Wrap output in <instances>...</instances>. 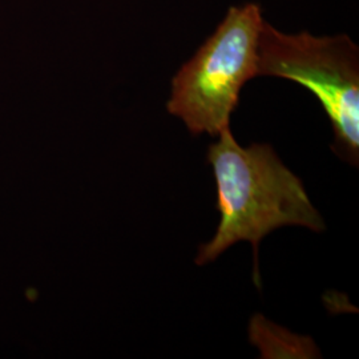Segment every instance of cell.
Here are the masks:
<instances>
[{"mask_svg": "<svg viewBox=\"0 0 359 359\" xmlns=\"http://www.w3.org/2000/svg\"><path fill=\"white\" fill-rule=\"evenodd\" d=\"M265 19L257 3L233 6L216 31L172 79L168 112L192 135L217 136L231 127L245 84L257 77Z\"/></svg>", "mask_w": 359, "mask_h": 359, "instance_id": "7a4b0ae2", "label": "cell"}, {"mask_svg": "<svg viewBox=\"0 0 359 359\" xmlns=\"http://www.w3.org/2000/svg\"><path fill=\"white\" fill-rule=\"evenodd\" d=\"M257 76L287 79L310 90L332 123L334 154L358 167L359 50L351 39L286 34L265 20Z\"/></svg>", "mask_w": 359, "mask_h": 359, "instance_id": "3957f363", "label": "cell"}, {"mask_svg": "<svg viewBox=\"0 0 359 359\" xmlns=\"http://www.w3.org/2000/svg\"><path fill=\"white\" fill-rule=\"evenodd\" d=\"M208 149L217 187L219 224L215 237L201 245L197 265L217 259L231 245L249 241L255 250V281L259 286L258 246L283 226L325 231V221L311 204L299 177L268 144L249 148L236 142L231 127L222 129Z\"/></svg>", "mask_w": 359, "mask_h": 359, "instance_id": "6da1fadb", "label": "cell"}]
</instances>
